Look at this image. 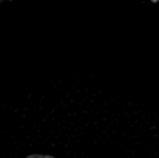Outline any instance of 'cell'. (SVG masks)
Returning <instances> with one entry per match:
<instances>
[{
	"label": "cell",
	"instance_id": "obj_1",
	"mask_svg": "<svg viewBox=\"0 0 159 158\" xmlns=\"http://www.w3.org/2000/svg\"><path fill=\"white\" fill-rule=\"evenodd\" d=\"M33 158H51V157H43V155H40V157H33Z\"/></svg>",
	"mask_w": 159,
	"mask_h": 158
}]
</instances>
